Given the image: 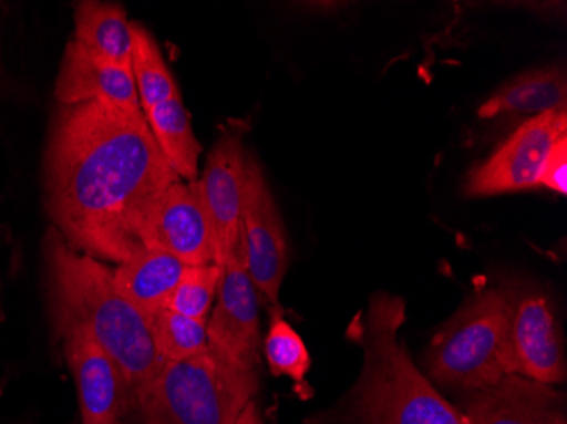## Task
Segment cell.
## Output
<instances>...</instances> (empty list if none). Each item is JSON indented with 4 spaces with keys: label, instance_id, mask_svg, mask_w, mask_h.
<instances>
[{
    "label": "cell",
    "instance_id": "6da1fadb",
    "mask_svg": "<svg viewBox=\"0 0 567 424\" xmlns=\"http://www.w3.org/2000/svg\"><path fill=\"white\" fill-rule=\"evenodd\" d=\"M181 180L142 110L60 105L43 156L44 206L66 244L123 263L143 250L165 190Z\"/></svg>",
    "mask_w": 567,
    "mask_h": 424
},
{
    "label": "cell",
    "instance_id": "7a4b0ae2",
    "mask_svg": "<svg viewBox=\"0 0 567 424\" xmlns=\"http://www.w3.org/2000/svg\"><path fill=\"white\" fill-rule=\"evenodd\" d=\"M48 312L56 341L82 333L123 370L135 392L162 366L148 320L127 301L114 282V269L66 244L55 226L43 238Z\"/></svg>",
    "mask_w": 567,
    "mask_h": 424
},
{
    "label": "cell",
    "instance_id": "3957f363",
    "mask_svg": "<svg viewBox=\"0 0 567 424\" xmlns=\"http://www.w3.org/2000/svg\"><path fill=\"white\" fill-rule=\"evenodd\" d=\"M406 320V302L400 296H371L350 330L364 350V366L355 385L327 413L323 423L462 424L457 407L411 360L400 338Z\"/></svg>",
    "mask_w": 567,
    "mask_h": 424
},
{
    "label": "cell",
    "instance_id": "277c9868",
    "mask_svg": "<svg viewBox=\"0 0 567 424\" xmlns=\"http://www.w3.org/2000/svg\"><path fill=\"white\" fill-rule=\"evenodd\" d=\"M260 375L213 350L164 362L133 395L132 424H237L259 392Z\"/></svg>",
    "mask_w": 567,
    "mask_h": 424
},
{
    "label": "cell",
    "instance_id": "5b68a950",
    "mask_svg": "<svg viewBox=\"0 0 567 424\" xmlns=\"http://www.w3.org/2000/svg\"><path fill=\"white\" fill-rule=\"evenodd\" d=\"M508 311L505 289L486 287L476 292L430 341L425 355L430 382L467 394L502 381Z\"/></svg>",
    "mask_w": 567,
    "mask_h": 424
},
{
    "label": "cell",
    "instance_id": "8992f818",
    "mask_svg": "<svg viewBox=\"0 0 567 424\" xmlns=\"http://www.w3.org/2000/svg\"><path fill=\"white\" fill-rule=\"evenodd\" d=\"M508 292V328L503 344L505 375H520L540 384L566 381V353L556 312L546 294L535 289Z\"/></svg>",
    "mask_w": 567,
    "mask_h": 424
},
{
    "label": "cell",
    "instance_id": "52a82bcc",
    "mask_svg": "<svg viewBox=\"0 0 567 424\" xmlns=\"http://www.w3.org/2000/svg\"><path fill=\"white\" fill-rule=\"evenodd\" d=\"M567 135V113L532 116L486 162L467 175L470 197L499 196L534 189L557 139Z\"/></svg>",
    "mask_w": 567,
    "mask_h": 424
},
{
    "label": "cell",
    "instance_id": "ba28073f",
    "mask_svg": "<svg viewBox=\"0 0 567 424\" xmlns=\"http://www.w3.org/2000/svg\"><path fill=\"white\" fill-rule=\"evenodd\" d=\"M206 330L209 350L241 369L259 372L262 347L259 290L248 276L241 236L223 267L218 301Z\"/></svg>",
    "mask_w": 567,
    "mask_h": 424
},
{
    "label": "cell",
    "instance_id": "9c48e42d",
    "mask_svg": "<svg viewBox=\"0 0 567 424\" xmlns=\"http://www.w3.org/2000/svg\"><path fill=\"white\" fill-rule=\"evenodd\" d=\"M241 238L251 282L270 306L279 304L280 287L291 260L288 235L266 177L255 158H248Z\"/></svg>",
    "mask_w": 567,
    "mask_h": 424
},
{
    "label": "cell",
    "instance_id": "30bf717a",
    "mask_svg": "<svg viewBox=\"0 0 567 424\" xmlns=\"http://www.w3.org/2000/svg\"><path fill=\"white\" fill-rule=\"evenodd\" d=\"M247 165L248 156L240 133L226 130L209 152L199 180L215 235V263L221 269L241 236Z\"/></svg>",
    "mask_w": 567,
    "mask_h": 424
},
{
    "label": "cell",
    "instance_id": "8fae6325",
    "mask_svg": "<svg viewBox=\"0 0 567 424\" xmlns=\"http://www.w3.org/2000/svg\"><path fill=\"white\" fill-rule=\"evenodd\" d=\"M143 248L167 251L186 265L215 263V235L199 180H178L165 190L146 226Z\"/></svg>",
    "mask_w": 567,
    "mask_h": 424
},
{
    "label": "cell",
    "instance_id": "7c38bea8",
    "mask_svg": "<svg viewBox=\"0 0 567 424\" xmlns=\"http://www.w3.org/2000/svg\"><path fill=\"white\" fill-rule=\"evenodd\" d=\"M79 394L82 424H124L132 387L123 370L91 338L70 333L59 341Z\"/></svg>",
    "mask_w": 567,
    "mask_h": 424
},
{
    "label": "cell",
    "instance_id": "4fadbf2b",
    "mask_svg": "<svg viewBox=\"0 0 567 424\" xmlns=\"http://www.w3.org/2000/svg\"><path fill=\"white\" fill-rule=\"evenodd\" d=\"M457 411L462 424H567L564 395L520 375L467 392Z\"/></svg>",
    "mask_w": 567,
    "mask_h": 424
},
{
    "label": "cell",
    "instance_id": "5bb4252c",
    "mask_svg": "<svg viewBox=\"0 0 567 424\" xmlns=\"http://www.w3.org/2000/svg\"><path fill=\"white\" fill-rule=\"evenodd\" d=\"M55 97L60 105L102 102L124 110H142L132 66L102 59L73 40L63 51Z\"/></svg>",
    "mask_w": 567,
    "mask_h": 424
},
{
    "label": "cell",
    "instance_id": "9a60e30c",
    "mask_svg": "<svg viewBox=\"0 0 567 424\" xmlns=\"http://www.w3.org/2000/svg\"><path fill=\"white\" fill-rule=\"evenodd\" d=\"M187 265L158 248H143L114 269V282L146 320L167 308Z\"/></svg>",
    "mask_w": 567,
    "mask_h": 424
},
{
    "label": "cell",
    "instance_id": "2e32d148",
    "mask_svg": "<svg viewBox=\"0 0 567 424\" xmlns=\"http://www.w3.org/2000/svg\"><path fill=\"white\" fill-rule=\"evenodd\" d=\"M73 41L102 59L132 66V21L120 4L84 0L73 12Z\"/></svg>",
    "mask_w": 567,
    "mask_h": 424
},
{
    "label": "cell",
    "instance_id": "e0dca14e",
    "mask_svg": "<svg viewBox=\"0 0 567 424\" xmlns=\"http://www.w3.org/2000/svg\"><path fill=\"white\" fill-rule=\"evenodd\" d=\"M566 75L557 69L525 73L499 89L481 105L480 117L493 120L502 114L567 113Z\"/></svg>",
    "mask_w": 567,
    "mask_h": 424
},
{
    "label": "cell",
    "instance_id": "ac0fdd59",
    "mask_svg": "<svg viewBox=\"0 0 567 424\" xmlns=\"http://www.w3.org/2000/svg\"><path fill=\"white\" fill-rule=\"evenodd\" d=\"M143 114L148 121L153 138L164 153L165 161L174 168L178 178L184 182H196L203 146L194 135L183 97L178 95L168 99L162 104L153 105L152 110Z\"/></svg>",
    "mask_w": 567,
    "mask_h": 424
},
{
    "label": "cell",
    "instance_id": "d6986e66",
    "mask_svg": "<svg viewBox=\"0 0 567 424\" xmlns=\"http://www.w3.org/2000/svg\"><path fill=\"white\" fill-rule=\"evenodd\" d=\"M132 72L140 105L145 113L152 110L153 105L178 97L181 91L153 34L136 21H132Z\"/></svg>",
    "mask_w": 567,
    "mask_h": 424
},
{
    "label": "cell",
    "instance_id": "ffe728a7",
    "mask_svg": "<svg viewBox=\"0 0 567 424\" xmlns=\"http://www.w3.org/2000/svg\"><path fill=\"white\" fill-rule=\"evenodd\" d=\"M150 333L162 362L190 359L209 349L206 321L164 308L148 318Z\"/></svg>",
    "mask_w": 567,
    "mask_h": 424
},
{
    "label": "cell",
    "instance_id": "44dd1931",
    "mask_svg": "<svg viewBox=\"0 0 567 424\" xmlns=\"http://www.w3.org/2000/svg\"><path fill=\"white\" fill-rule=\"evenodd\" d=\"M264 353L270 372L276 378H289L296 384H305L311 369V356L298 331L284 318L282 308L272 306L269 331L264 340Z\"/></svg>",
    "mask_w": 567,
    "mask_h": 424
},
{
    "label": "cell",
    "instance_id": "7402d4cb",
    "mask_svg": "<svg viewBox=\"0 0 567 424\" xmlns=\"http://www.w3.org/2000/svg\"><path fill=\"white\" fill-rule=\"evenodd\" d=\"M221 279L223 269L216 263L187 265L183 279L178 280L168 299L167 308L193 320L208 323Z\"/></svg>",
    "mask_w": 567,
    "mask_h": 424
},
{
    "label": "cell",
    "instance_id": "603a6c76",
    "mask_svg": "<svg viewBox=\"0 0 567 424\" xmlns=\"http://www.w3.org/2000/svg\"><path fill=\"white\" fill-rule=\"evenodd\" d=\"M538 185H544L553 193L566 196L567 194V135L557 139L544 164L543 174Z\"/></svg>",
    "mask_w": 567,
    "mask_h": 424
},
{
    "label": "cell",
    "instance_id": "cb8c5ba5",
    "mask_svg": "<svg viewBox=\"0 0 567 424\" xmlns=\"http://www.w3.org/2000/svg\"><path fill=\"white\" fill-rule=\"evenodd\" d=\"M237 424H264L259 406H257L255 401H251V403L245 407V411L241 413L240 420H238Z\"/></svg>",
    "mask_w": 567,
    "mask_h": 424
},
{
    "label": "cell",
    "instance_id": "d4e9b609",
    "mask_svg": "<svg viewBox=\"0 0 567 424\" xmlns=\"http://www.w3.org/2000/svg\"><path fill=\"white\" fill-rule=\"evenodd\" d=\"M4 320V312H2V308H0V321Z\"/></svg>",
    "mask_w": 567,
    "mask_h": 424
}]
</instances>
